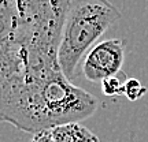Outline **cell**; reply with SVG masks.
<instances>
[{
    "mask_svg": "<svg viewBox=\"0 0 148 142\" xmlns=\"http://www.w3.org/2000/svg\"><path fill=\"white\" fill-rule=\"evenodd\" d=\"M121 18V11L108 0L71 1L58 49L59 67L66 78L71 81L82 58Z\"/></svg>",
    "mask_w": 148,
    "mask_h": 142,
    "instance_id": "cell-3",
    "label": "cell"
},
{
    "mask_svg": "<svg viewBox=\"0 0 148 142\" xmlns=\"http://www.w3.org/2000/svg\"><path fill=\"white\" fill-rule=\"evenodd\" d=\"M147 93V88L144 86L138 79L129 78L125 81V92L123 94L126 96L129 101H137Z\"/></svg>",
    "mask_w": 148,
    "mask_h": 142,
    "instance_id": "cell-7",
    "label": "cell"
},
{
    "mask_svg": "<svg viewBox=\"0 0 148 142\" xmlns=\"http://www.w3.org/2000/svg\"><path fill=\"white\" fill-rule=\"evenodd\" d=\"M97 107L99 100L92 93L75 86L63 73H59L29 96L14 127L37 134L69 123H79L93 115Z\"/></svg>",
    "mask_w": 148,
    "mask_h": 142,
    "instance_id": "cell-2",
    "label": "cell"
},
{
    "mask_svg": "<svg viewBox=\"0 0 148 142\" xmlns=\"http://www.w3.org/2000/svg\"><path fill=\"white\" fill-rule=\"evenodd\" d=\"M100 85H101V92H103V94L108 96V97L121 96V94H123V92H125V82H122L116 75L103 79L100 82Z\"/></svg>",
    "mask_w": 148,
    "mask_h": 142,
    "instance_id": "cell-6",
    "label": "cell"
},
{
    "mask_svg": "<svg viewBox=\"0 0 148 142\" xmlns=\"http://www.w3.org/2000/svg\"><path fill=\"white\" fill-rule=\"evenodd\" d=\"M71 0H0V120L14 124L32 92L62 73L59 41Z\"/></svg>",
    "mask_w": 148,
    "mask_h": 142,
    "instance_id": "cell-1",
    "label": "cell"
},
{
    "mask_svg": "<svg viewBox=\"0 0 148 142\" xmlns=\"http://www.w3.org/2000/svg\"><path fill=\"white\" fill-rule=\"evenodd\" d=\"M55 142H100L96 134L79 123H69L51 130Z\"/></svg>",
    "mask_w": 148,
    "mask_h": 142,
    "instance_id": "cell-5",
    "label": "cell"
},
{
    "mask_svg": "<svg viewBox=\"0 0 148 142\" xmlns=\"http://www.w3.org/2000/svg\"><path fill=\"white\" fill-rule=\"evenodd\" d=\"M30 142H55L52 135V131L51 130H44V131H40L34 134Z\"/></svg>",
    "mask_w": 148,
    "mask_h": 142,
    "instance_id": "cell-8",
    "label": "cell"
},
{
    "mask_svg": "<svg viewBox=\"0 0 148 142\" xmlns=\"http://www.w3.org/2000/svg\"><path fill=\"white\" fill-rule=\"evenodd\" d=\"M125 40L118 38L97 42L84 58V77L90 82H101L103 79L121 73L125 60Z\"/></svg>",
    "mask_w": 148,
    "mask_h": 142,
    "instance_id": "cell-4",
    "label": "cell"
}]
</instances>
